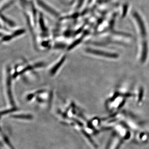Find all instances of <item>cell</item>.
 <instances>
[{
    "label": "cell",
    "instance_id": "6da1fadb",
    "mask_svg": "<svg viewBox=\"0 0 149 149\" xmlns=\"http://www.w3.org/2000/svg\"><path fill=\"white\" fill-rule=\"evenodd\" d=\"M122 140L117 134H113L110 139L107 149H119Z\"/></svg>",
    "mask_w": 149,
    "mask_h": 149
}]
</instances>
